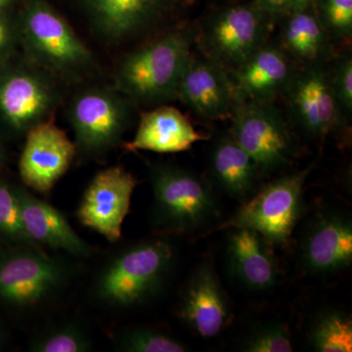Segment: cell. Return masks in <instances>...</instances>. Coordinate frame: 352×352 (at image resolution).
I'll return each instance as SVG.
<instances>
[{
  "instance_id": "cell-1",
  "label": "cell",
  "mask_w": 352,
  "mask_h": 352,
  "mask_svg": "<svg viewBox=\"0 0 352 352\" xmlns=\"http://www.w3.org/2000/svg\"><path fill=\"white\" fill-rule=\"evenodd\" d=\"M196 36L190 29H173L127 53L116 69V89L138 105L175 100Z\"/></svg>"
},
{
  "instance_id": "cell-2",
  "label": "cell",
  "mask_w": 352,
  "mask_h": 352,
  "mask_svg": "<svg viewBox=\"0 0 352 352\" xmlns=\"http://www.w3.org/2000/svg\"><path fill=\"white\" fill-rule=\"evenodd\" d=\"M176 263L175 245L153 238L127 245L108 259L97 275L95 298L106 307H138L166 286Z\"/></svg>"
},
{
  "instance_id": "cell-3",
  "label": "cell",
  "mask_w": 352,
  "mask_h": 352,
  "mask_svg": "<svg viewBox=\"0 0 352 352\" xmlns=\"http://www.w3.org/2000/svg\"><path fill=\"white\" fill-rule=\"evenodd\" d=\"M152 222L166 234L206 228L219 217V203L210 185L193 171L170 164L150 168Z\"/></svg>"
},
{
  "instance_id": "cell-4",
  "label": "cell",
  "mask_w": 352,
  "mask_h": 352,
  "mask_svg": "<svg viewBox=\"0 0 352 352\" xmlns=\"http://www.w3.org/2000/svg\"><path fill=\"white\" fill-rule=\"evenodd\" d=\"M20 34L32 63L52 76L74 82L94 68L89 48L45 0L28 2Z\"/></svg>"
},
{
  "instance_id": "cell-5",
  "label": "cell",
  "mask_w": 352,
  "mask_h": 352,
  "mask_svg": "<svg viewBox=\"0 0 352 352\" xmlns=\"http://www.w3.org/2000/svg\"><path fill=\"white\" fill-rule=\"evenodd\" d=\"M63 259L38 245H11L0 252V305L15 310L43 307L57 298L72 278Z\"/></svg>"
},
{
  "instance_id": "cell-6",
  "label": "cell",
  "mask_w": 352,
  "mask_h": 352,
  "mask_svg": "<svg viewBox=\"0 0 352 352\" xmlns=\"http://www.w3.org/2000/svg\"><path fill=\"white\" fill-rule=\"evenodd\" d=\"M310 171L311 166H308L264 185L214 231L252 229L271 245L288 247L305 212L303 189Z\"/></svg>"
},
{
  "instance_id": "cell-7",
  "label": "cell",
  "mask_w": 352,
  "mask_h": 352,
  "mask_svg": "<svg viewBox=\"0 0 352 352\" xmlns=\"http://www.w3.org/2000/svg\"><path fill=\"white\" fill-rule=\"evenodd\" d=\"M273 21L254 1L232 4L208 18L196 41L205 56L231 74L267 43Z\"/></svg>"
},
{
  "instance_id": "cell-8",
  "label": "cell",
  "mask_w": 352,
  "mask_h": 352,
  "mask_svg": "<svg viewBox=\"0 0 352 352\" xmlns=\"http://www.w3.org/2000/svg\"><path fill=\"white\" fill-rule=\"evenodd\" d=\"M129 102L107 87H87L76 94L69 104V120L78 151L102 156L119 145L131 120Z\"/></svg>"
},
{
  "instance_id": "cell-9",
  "label": "cell",
  "mask_w": 352,
  "mask_h": 352,
  "mask_svg": "<svg viewBox=\"0 0 352 352\" xmlns=\"http://www.w3.org/2000/svg\"><path fill=\"white\" fill-rule=\"evenodd\" d=\"M230 133L263 175L289 166L295 156L293 133L273 101H243L234 109Z\"/></svg>"
},
{
  "instance_id": "cell-10",
  "label": "cell",
  "mask_w": 352,
  "mask_h": 352,
  "mask_svg": "<svg viewBox=\"0 0 352 352\" xmlns=\"http://www.w3.org/2000/svg\"><path fill=\"white\" fill-rule=\"evenodd\" d=\"M329 62L295 69L283 94L292 119L315 140H324L347 126L333 94Z\"/></svg>"
},
{
  "instance_id": "cell-11",
  "label": "cell",
  "mask_w": 352,
  "mask_h": 352,
  "mask_svg": "<svg viewBox=\"0 0 352 352\" xmlns=\"http://www.w3.org/2000/svg\"><path fill=\"white\" fill-rule=\"evenodd\" d=\"M59 101L53 76L32 63L0 78V116L18 133L51 120Z\"/></svg>"
},
{
  "instance_id": "cell-12",
  "label": "cell",
  "mask_w": 352,
  "mask_h": 352,
  "mask_svg": "<svg viewBox=\"0 0 352 352\" xmlns=\"http://www.w3.org/2000/svg\"><path fill=\"white\" fill-rule=\"evenodd\" d=\"M138 180L122 166L99 171L85 189L76 210L82 226L111 243L122 238V224L129 214Z\"/></svg>"
},
{
  "instance_id": "cell-13",
  "label": "cell",
  "mask_w": 352,
  "mask_h": 352,
  "mask_svg": "<svg viewBox=\"0 0 352 352\" xmlns=\"http://www.w3.org/2000/svg\"><path fill=\"white\" fill-rule=\"evenodd\" d=\"M186 0H82L97 34L122 43L156 29L184 7Z\"/></svg>"
},
{
  "instance_id": "cell-14",
  "label": "cell",
  "mask_w": 352,
  "mask_h": 352,
  "mask_svg": "<svg viewBox=\"0 0 352 352\" xmlns=\"http://www.w3.org/2000/svg\"><path fill=\"white\" fill-rule=\"evenodd\" d=\"M76 152V143L52 120L41 122L25 133L21 179L30 189L48 194L68 171Z\"/></svg>"
},
{
  "instance_id": "cell-15",
  "label": "cell",
  "mask_w": 352,
  "mask_h": 352,
  "mask_svg": "<svg viewBox=\"0 0 352 352\" xmlns=\"http://www.w3.org/2000/svg\"><path fill=\"white\" fill-rule=\"evenodd\" d=\"M176 99L206 120L232 117L238 104L230 73L203 53L193 52L190 57L178 83Z\"/></svg>"
},
{
  "instance_id": "cell-16",
  "label": "cell",
  "mask_w": 352,
  "mask_h": 352,
  "mask_svg": "<svg viewBox=\"0 0 352 352\" xmlns=\"http://www.w3.org/2000/svg\"><path fill=\"white\" fill-rule=\"evenodd\" d=\"M178 317L199 337L212 339L228 325L231 309L214 265L206 261L192 273L182 294Z\"/></svg>"
},
{
  "instance_id": "cell-17",
  "label": "cell",
  "mask_w": 352,
  "mask_h": 352,
  "mask_svg": "<svg viewBox=\"0 0 352 352\" xmlns=\"http://www.w3.org/2000/svg\"><path fill=\"white\" fill-rule=\"evenodd\" d=\"M300 258L305 270L315 275H332L352 263L351 217L325 210L315 214L303 232Z\"/></svg>"
},
{
  "instance_id": "cell-18",
  "label": "cell",
  "mask_w": 352,
  "mask_h": 352,
  "mask_svg": "<svg viewBox=\"0 0 352 352\" xmlns=\"http://www.w3.org/2000/svg\"><path fill=\"white\" fill-rule=\"evenodd\" d=\"M293 64L279 45L264 44L230 74L238 103L274 101L283 95L295 71Z\"/></svg>"
},
{
  "instance_id": "cell-19",
  "label": "cell",
  "mask_w": 352,
  "mask_h": 352,
  "mask_svg": "<svg viewBox=\"0 0 352 352\" xmlns=\"http://www.w3.org/2000/svg\"><path fill=\"white\" fill-rule=\"evenodd\" d=\"M25 232L30 239L43 248L62 250L76 256L87 258L94 252L69 226L66 217L51 206L28 191L24 187L14 185Z\"/></svg>"
},
{
  "instance_id": "cell-20",
  "label": "cell",
  "mask_w": 352,
  "mask_h": 352,
  "mask_svg": "<svg viewBox=\"0 0 352 352\" xmlns=\"http://www.w3.org/2000/svg\"><path fill=\"white\" fill-rule=\"evenodd\" d=\"M229 230L226 263L231 275L252 291L273 288L277 283L279 270L270 243L252 229Z\"/></svg>"
},
{
  "instance_id": "cell-21",
  "label": "cell",
  "mask_w": 352,
  "mask_h": 352,
  "mask_svg": "<svg viewBox=\"0 0 352 352\" xmlns=\"http://www.w3.org/2000/svg\"><path fill=\"white\" fill-rule=\"evenodd\" d=\"M207 139L178 109L160 105L141 113L135 136L124 147L129 152L143 150L173 154L187 151L198 141Z\"/></svg>"
},
{
  "instance_id": "cell-22",
  "label": "cell",
  "mask_w": 352,
  "mask_h": 352,
  "mask_svg": "<svg viewBox=\"0 0 352 352\" xmlns=\"http://www.w3.org/2000/svg\"><path fill=\"white\" fill-rule=\"evenodd\" d=\"M208 173L217 189L242 203L258 191L263 175L256 162L229 131L219 135L212 146Z\"/></svg>"
},
{
  "instance_id": "cell-23",
  "label": "cell",
  "mask_w": 352,
  "mask_h": 352,
  "mask_svg": "<svg viewBox=\"0 0 352 352\" xmlns=\"http://www.w3.org/2000/svg\"><path fill=\"white\" fill-rule=\"evenodd\" d=\"M281 19L279 46L292 61L302 66L332 59L333 44L314 4L292 11Z\"/></svg>"
},
{
  "instance_id": "cell-24",
  "label": "cell",
  "mask_w": 352,
  "mask_h": 352,
  "mask_svg": "<svg viewBox=\"0 0 352 352\" xmlns=\"http://www.w3.org/2000/svg\"><path fill=\"white\" fill-rule=\"evenodd\" d=\"M308 342L315 351L351 352L352 351L351 317L340 310H322L312 320Z\"/></svg>"
},
{
  "instance_id": "cell-25",
  "label": "cell",
  "mask_w": 352,
  "mask_h": 352,
  "mask_svg": "<svg viewBox=\"0 0 352 352\" xmlns=\"http://www.w3.org/2000/svg\"><path fill=\"white\" fill-rule=\"evenodd\" d=\"M94 342L87 331L76 323L51 326L36 333L30 342L34 352H87Z\"/></svg>"
},
{
  "instance_id": "cell-26",
  "label": "cell",
  "mask_w": 352,
  "mask_h": 352,
  "mask_svg": "<svg viewBox=\"0 0 352 352\" xmlns=\"http://www.w3.org/2000/svg\"><path fill=\"white\" fill-rule=\"evenodd\" d=\"M117 351L124 352H185L188 346L170 333L157 329L131 327L118 333Z\"/></svg>"
},
{
  "instance_id": "cell-27",
  "label": "cell",
  "mask_w": 352,
  "mask_h": 352,
  "mask_svg": "<svg viewBox=\"0 0 352 352\" xmlns=\"http://www.w3.org/2000/svg\"><path fill=\"white\" fill-rule=\"evenodd\" d=\"M0 240L11 245H38L25 232L15 187L3 180H0Z\"/></svg>"
},
{
  "instance_id": "cell-28",
  "label": "cell",
  "mask_w": 352,
  "mask_h": 352,
  "mask_svg": "<svg viewBox=\"0 0 352 352\" xmlns=\"http://www.w3.org/2000/svg\"><path fill=\"white\" fill-rule=\"evenodd\" d=\"M314 8L333 44L351 43L352 0H314Z\"/></svg>"
},
{
  "instance_id": "cell-29",
  "label": "cell",
  "mask_w": 352,
  "mask_h": 352,
  "mask_svg": "<svg viewBox=\"0 0 352 352\" xmlns=\"http://www.w3.org/2000/svg\"><path fill=\"white\" fill-rule=\"evenodd\" d=\"M242 351L247 352H291L294 351L289 328L280 322L256 326L243 340Z\"/></svg>"
},
{
  "instance_id": "cell-30",
  "label": "cell",
  "mask_w": 352,
  "mask_h": 352,
  "mask_svg": "<svg viewBox=\"0 0 352 352\" xmlns=\"http://www.w3.org/2000/svg\"><path fill=\"white\" fill-rule=\"evenodd\" d=\"M329 65L330 80L340 112L346 122L352 113V55L346 50L333 55Z\"/></svg>"
},
{
  "instance_id": "cell-31",
  "label": "cell",
  "mask_w": 352,
  "mask_h": 352,
  "mask_svg": "<svg viewBox=\"0 0 352 352\" xmlns=\"http://www.w3.org/2000/svg\"><path fill=\"white\" fill-rule=\"evenodd\" d=\"M256 6L273 20L284 15L314 4V0H254Z\"/></svg>"
},
{
  "instance_id": "cell-32",
  "label": "cell",
  "mask_w": 352,
  "mask_h": 352,
  "mask_svg": "<svg viewBox=\"0 0 352 352\" xmlns=\"http://www.w3.org/2000/svg\"><path fill=\"white\" fill-rule=\"evenodd\" d=\"M14 36L10 24L0 13V64L9 56L12 50Z\"/></svg>"
},
{
  "instance_id": "cell-33",
  "label": "cell",
  "mask_w": 352,
  "mask_h": 352,
  "mask_svg": "<svg viewBox=\"0 0 352 352\" xmlns=\"http://www.w3.org/2000/svg\"><path fill=\"white\" fill-rule=\"evenodd\" d=\"M13 0H0V13H1L2 10H4L7 6H10Z\"/></svg>"
},
{
  "instance_id": "cell-34",
  "label": "cell",
  "mask_w": 352,
  "mask_h": 352,
  "mask_svg": "<svg viewBox=\"0 0 352 352\" xmlns=\"http://www.w3.org/2000/svg\"><path fill=\"white\" fill-rule=\"evenodd\" d=\"M6 335H4V333L0 330V351H2V349H3L4 346H6Z\"/></svg>"
},
{
  "instance_id": "cell-35",
  "label": "cell",
  "mask_w": 352,
  "mask_h": 352,
  "mask_svg": "<svg viewBox=\"0 0 352 352\" xmlns=\"http://www.w3.org/2000/svg\"><path fill=\"white\" fill-rule=\"evenodd\" d=\"M2 162H3V151H2L1 146H0V166H1Z\"/></svg>"
}]
</instances>
